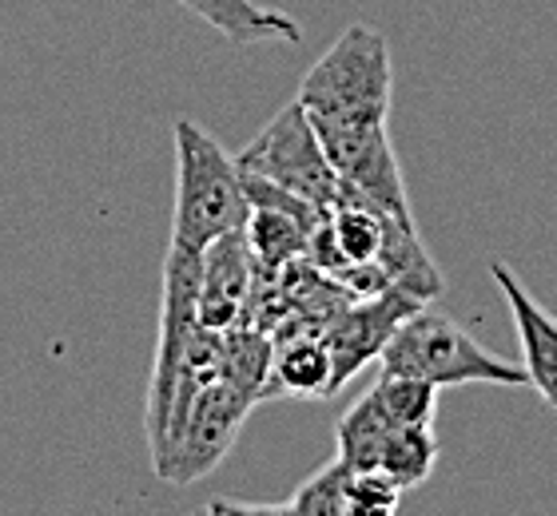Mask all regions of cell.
Wrapping results in <instances>:
<instances>
[{"instance_id": "5b68a950", "label": "cell", "mask_w": 557, "mask_h": 516, "mask_svg": "<svg viewBox=\"0 0 557 516\" xmlns=\"http://www.w3.org/2000/svg\"><path fill=\"white\" fill-rule=\"evenodd\" d=\"M256 393L244 390L239 381H232L220 369V378H211L203 390H199L196 405L187 413L184 429L175 433L168 457L156 465L163 481L172 484H191L199 477H208L215 465H220L235 445V433L251 410H256Z\"/></svg>"}, {"instance_id": "7a4b0ae2", "label": "cell", "mask_w": 557, "mask_h": 516, "mask_svg": "<svg viewBox=\"0 0 557 516\" xmlns=\"http://www.w3.org/2000/svg\"><path fill=\"white\" fill-rule=\"evenodd\" d=\"M247 196L239 163L220 148L208 127L175 119V206L172 242L184 251H208L211 242L247 223Z\"/></svg>"}, {"instance_id": "3957f363", "label": "cell", "mask_w": 557, "mask_h": 516, "mask_svg": "<svg viewBox=\"0 0 557 516\" xmlns=\"http://www.w3.org/2000/svg\"><path fill=\"white\" fill-rule=\"evenodd\" d=\"M383 374H403L434 386V390H454V386H502V390H522L525 369L518 362L490 354L454 318L438 310L418 306L398 322L391 342L383 345Z\"/></svg>"}, {"instance_id": "9c48e42d", "label": "cell", "mask_w": 557, "mask_h": 516, "mask_svg": "<svg viewBox=\"0 0 557 516\" xmlns=\"http://www.w3.org/2000/svg\"><path fill=\"white\" fill-rule=\"evenodd\" d=\"M256 287V259L247 247L244 227L227 230L203 251V270H199V322L211 330H227L244 322L247 299Z\"/></svg>"}, {"instance_id": "30bf717a", "label": "cell", "mask_w": 557, "mask_h": 516, "mask_svg": "<svg viewBox=\"0 0 557 516\" xmlns=\"http://www.w3.org/2000/svg\"><path fill=\"white\" fill-rule=\"evenodd\" d=\"M199 21H208L232 45H295L302 40V24L287 12L268 9L259 0H175Z\"/></svg>"}, {"instance_id": "8fae6325", "label": "cell", "mask_w": 557, "mask_h": 516, "mask_svg": "<svg viewBox=\"0 0 557 516\" xmlns=\"http://www.w3.org/2000/svg\"><path fill=\"white\" fill-rule=\"evenodd\" d=\"M434 461H438V437H434V425H395L379 437L371 461L362 469H379L386 473L391 481L407 493L414 484H422L434 473Z\"/></svg>"}, {"instance_id": "52a82bcc", "label": "cell", "mask_w": 557, "mask_h": 516, "mask_svg": "<svg viewBox=\"0 0 557 516\" xmlns=\"http://www.w3.org/2000/svg\"><path fill=\"white\" fill-rule=\"evenodd\" d=\"M418 306H426V302H418V299H410V294H403V290L391 287V290H379V294H367V299H350L335 318L326 322L323 333H326V345H331L338 390H343L371 357L383 354V345L391 342V333L398 330V322Z\"/></svg>"}, {"instance_id": "ba28073f", "label": "cell", "mask_w": 557, "mask_h": 516, "mask_svg": "<svg viewBox=\"0 0 557 516\" xmlns=\"http://www.w3.org/2000/svg\"><path fill=\"white\" fill-rule=\"evenodd\" d=\"M490 275H494L502 299L510 306L518 345H522L525 386H534L537 398L549 410H557V314H549L506 263H490Z\"/></svg>"}, {"instance_id": "6da1fadb", "label": "cell", "mask_w": 557, "mask_h": 516, "mask_svg": "<svg viewBox=\"0 0 557 516\" xmlns=\"http://www.w3.org/2000/svg\"><path fill=\"white\" fill-rule=\"evenodd\" d=\"M391 96H395L391 45L371 24H350L307 68L295 100L319 131L335 175L355 167L371 151L391 148L386 131Z\"/></svg>"}, {"instance_id": "7c38bea8", "label": "cell", "mask_w": 557, "mask_h": 516, "mask_svg": "<svg viewBox=\"0 0 557 516\" xmlns=\"http://www.w3.org/2000/svg\"><path fill=\"white\" fill-rule=\"evenodd\" d=\"M379 402V410L386 417H395L398 425H434L438 417V393L434 386L418 378H403V374H379L371 390H367Z\"/></svg>"}, {"instance_id": "4fadbf2b", "label": "cell", "mask_w": 557, "mask_h": 516, "mask_svg": "<svg viewBox=\"0 0 557 516\" xmlns=\"http://www.w3.org/2000/svg\"><path fill=\"white\" fill-rule=\"evenodd\" d=\"M278 513H302V516H350V496H347V465L331 461L323 469L307 477L295 489L290 501L278 505Z\"/></svg>"}, {"instance_id": "277c9868", "label": "cell", "mask_w": 557, "mask_h": 516, "mask_svg": "<svg viewBox=\"0 0 557 516\" xmlns=\"http://www.w3.org/2000/svg\"><path fill=\"white\" fill-rule=\"evenodd\" d=\"M235 163L239 172L259 175L290 196L307 199L319 211H326L338 199V175L299 100H290L283 112L271 115L263 131L235 155Z\"/></svg>"}, {"instance_id": "8992f818", "label": "cell", "mask_w": 557, "mask_h": 516, "mask_svg": "<svg viewBox=\"0 0 557 516\" xmlns=\"http://www.w3.org/2000/svg\"><path fill=\"white\" fill-rule=\"evenodd\" d=\"M335 390V362H331L323 322H311L302 314L290 318L287 314L271 330V362L259 402H271V398L319 402V398H331Z\"/></svg>"}]
</instances>
